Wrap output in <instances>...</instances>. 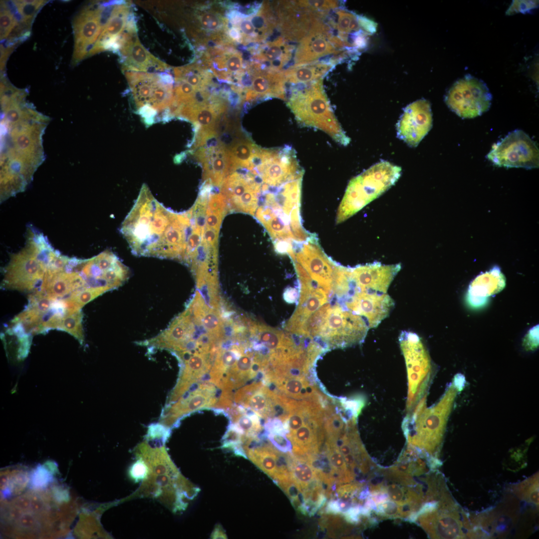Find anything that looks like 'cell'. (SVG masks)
Segmentation results:
<instances>
[{
  "instance_id": "obj_1",
  "label": "cell",
  "mask_w": 539,
  "mask_h": 539,
  "mask_svg": "<svg viewBox=\"0 0 539 539\" xmlns=\"http://www.w3.org/2000/svg\"><path fill=\"white\" fill-rule=\"evenodd\" d=\"M120 231L136 256L185 261L191 223L187 212L170 211L143 187Z\"/></svg>"
},
{
  "instance_id": "obj_2",
  "label": "cell",
  "mask_w": 539,
  "mask_h": 539,
  "mask_svg": "<svg viewBox=\"0 0 539 539\" xmlns=\"http://www.w3.org/2000/svg\"><path fill=\"white\" fill-rule=\"evenodd\" d=\"M1 107L9 111L14 117L16 130L15 138L3 129L2 136L0 165V196L4 199L23 191L32 179L34 172L42 162L43 153L31 148L43 151L30 145L42 147L41 138L47 124L46 118L42 116L24 130L38 117L35 110L25 121L23 120L31 108L25 105L24 98L11 97L1 102Z\"/></svg>"
},
{
  "instance_id": "obj_3",
  "label": "cell",
  "mask_w": 539,
  "mask_h": 539,
  "mask_svg": "<svg viewBox=\"0 0 539 539\" xmlns=\"http://www.w3.org/2000/svg\"><path fill=\"white\" fill-rule=\"evenodd\" d=\"M58 253L45 236L28 227L24 246L10 255L4 268L2 287L31 293L38 290Z\"/></svg>"
},
{
  "instance_id": "obj_4",
  "label": "cell",
  "mask_w": 539,
  "mask_h": 539,
  "mask_svg": "<svg viewBox=\"0 0 539 539\" xmlns=\"http://www.w3.org/2000/svg\"><path fill=\"white\" fill-rule=\"evenodd\" d=\"M285 101L301 126L314 128L346 146L350 141L336 118L324 90L322 79L291 85Z\"/></svg>"
},
{
  "instance_id": "obj_5",
  "label": "cell",
  "mask_w": 539,
  "mask_h": 539,
  "mask_svg": "<svg viewBox=\"0 0 539 539\" xmlns=\"http://www.w3.org/2000/svg\"><path fill=\"white\" fill-rule=\"evenodd\" d=\"M455 395L450 388L440 401L430 408L424 397L405 417L403 429L408 444L419 451L433 455L438 451Z\"/></svg>"
},
{
  "instance_id": "obj_6",
  "label": "cell",
  "mask_w": 539,
  "mask_h": 539,
  "mask_svg": "<svg viewBox=\"0 0 539 539\" xmlns=\"http://www.w3.org/2000/svg\"><path fill=\"white\" fill-rule=\"evenodd\" d=\"M401 173V167L382 161L352 178L339 206L336 223L344 222L377 198L395 184Z\"/></svg>"
},
{
  "instance_id": "obj_7",
  "label": "cell",
  "mask_w": 539,
  "mask_h": 539,
  "mask_svg": "<svg viewBox=\"0 0 539 539\" xmlns=\"http://www.w3.org/2000/svg\"><path fill=\"white\" fill-rule=\"evenodd\" d=\"M368 329L362 317L336 301L321 321L316 337L327 347L344 348L362 342Z\"/></svg>"
},
{
  "instance_id": "obj_8",
  "label": "cell",
  "mask_w": 539,
  "mask_h": 539,
  "mask_svg": "<svg viewBox=\"0 0 539 539\" xmlns=\"http://www.w3.org/2000/svg\"><path fill=\"white\" fill-rule=\"evenodd\" d=\"M399 341L408 374L407 414L425 397L431 373V363L428 353L416 333L402 331Z\"/></svg>"
},
{
  "instance_id": "obj_9",
  "label": "cell",
  "mask_w": 539,
  "mask_h": 539,
  "mask_svg": "<svg viewBox=\"0 0 539 539\" xmlns=\"http://www.w3.org/2000/svg\"><path fill=\"white\" fill-rule=\"evenodd\" d=\"M77 268L84 289L96 290L103 293L121 286L130 274L129 269L109 250L89 259H80Z\"/></svg>"
},
{
  "instance_id": "obj_10",
  "label": "cell",
  "mask_w": 539,
  "mask_h": 539,
  "mask_svg": "<svg viewBox=\"0 0 539 539\" xmlns=\"http://www.w3.org/2000/svg\"><path fill=\"white\" fill-rule=\"evenodd\" d=\"M28 300L25 309L12 320L13 324L18 326L27 334L59 329L67 310L63 300L52 298L40 290L31 293Z\"/></svg>"
},
{
  "instance_id": "obj_11",
  "label": "cell",
  "mask_w": 539,
  "mask_h": 539,
  "mask_svg": "<svg viewBox=\"0 0 539 539\" xmlns=\"http://www.w3.org/2000/svg\"><path fill=\"white\" fill-rule=\"evenodd\" d=\"M487 158L498 167L532 169L539 167V150L528 134L515 130L494 143Z\"/></svg>"
},
{
  "instance_id": "obj_12",
  "label": "cell",
  "mask_w": 539,
  "mask_h": 539,
  "mask_svg": "<svg viewBox=\"0 0 539 539\" xmlns=\"http://www.w3.org/2000/svg\"><path fill=\"white\" fill-rule=\"evenodd\" d=\"M492 96L482 80L467 74L457 80L445 96L449 108L462 118H473L487 111Z\"/></svg>"
},
{
  "instance_id": "obj_13",
  "label": "cell",
  "mask_w": 539,
  "mask_h": 539,
  "mask_svg": "<svg viewBox=\"0 0 539 539\" xmlns=\"http://www.w3.org/2000/svg\"><path fill=\"white\" fill-rule=\"evenodd\" d=\"M114 4L85 7L72 21L74 45L72 62L77 64L90 52L109 19Z\"/></svg>"
},
{
  "instance_id": "obj_14",
  "label": "cell",
  "mask_w": 539,
  "mask_h": 539,
  "mask_svg": "<svg viewBox=\"0 0 539 539\" xmlns=\"http://www.w3.org/2000/svg\"><path fill=\"white\" fill-rule=\"evenodd\" d=\"M298 42L291 66L318 62L320 58L328 55L340 54L343 58L348 54L344 51L343 42L332 33L330 27L324 24L322 18L316 20Z\"/></svg>"
},
{
  "instance_id": "obj_15",
  "label": "cell",
  "mask_w": 539,
  "mask_h": 539,
  "mask_svg": "<svg viewBox=\"0 0 539 539\" xmlns=\"http://www.w3.org/2000/svg\"><path fill=\"white\" fill-rule=\"evenodd\" d=\"M262 184L261 178L252 171L246 175L234 171L224 180L221 193L233 210L255 215Z\"/></svg>"
},
{
  "instance_id": "obj_16",
  "label": "cell",
  "mask_w": 539,
  "mask_h": 539,
  "mask_svg": "<svg viewBox=\"0 0 539 539\" xmlns=\"http://www.w3.org/2000/svg\"><path fill=\"white\" fill-rule=\"evenodd\" d=\"M125 74L138 103L162 108L171 102L172 85L168 75L133 70Z\"/></svg>"
},
{
  "instance_id": "obj_17",
  "label": "cell",
  "mask_w": 539,
  "mask_h": 539,
  "mask_svg": "<svg viewBox=\"0 0 539 539\" xmlns=\"http://www.w3.org/2000/svg\"><path fill=\"white\" fill-rule=\"evenodd\" d=\"M339 301L346 308L362 317L369 328L377 327L394 306V300L386 293L361 291L352 287Z\"/></svg>"
},
{
  "instance_id": "obj_18",
  "label": "cell",
  "mask_w": 539,
  "mask_h": 539,
  "mask_svg": "<svg viewBox=\"0 0 539 539\" xmlns=\"http://www.w3.org/2000/svg\"><path fill=\"white\" fill-rule=\"evenodd\" d=\"M226 109L227 104L223 100L209 95L195 99L180 107V110L182 114L199 126L197 143L201 146L209 139L218 137L220 118Z\"/></svg>"
},
{
  "instance_id": "obj_19",
  "label": "cell",
  "mask_w": 539,
  "mask_h": 539,
  "mask_svg": "<svg viewBox=\"0 0 539 539\" xmlns=\"http://www.w3.org/2000/svg\"><path fill=\"white\" fill-rule=\"evenodd\" d=\"M117 48L122 55L126 70L154 73L163 72L168 67L167 64L155 57L141 43L134 22L130 21L120 39Z\"/></svg>"
},
{
  "instance_id": "obj_20",
  "label": "cell",
  "mask_w": 539,
  "mask_h": 539,
  "mask_svg": "<svg viewBox=\"0 0 539 539\" xmlns=\"http://www.w3.org/2000/svg\"><path fill=\"white\" fill-rule=\"evenodd\" d=\"M429 101L422 99L407 106L397 124L398 137L411 147H416L432 126Z\"/></svg>"
},
{
  "instance_id": "obj_21",
  "label": "cell",
  "mask_w": 539,
  "mask_h": 539,
  "mask_svg": "<svg viewBox=\"0 0 539 539\" xmlns=\"http://www.w3.org/2000/svg\"><path fill=\"white\" fill-rule=\"evenodd\" d=\"M401 269L400 264L386 265L378 262L350 268L351 286L361 291L386 293Z\"/></svg>"
},
{
  "instance_id": "obj_22",
  "label": "cell",
  "mask_w": 539,
  "mask_h": 539,
  "mask_svg": "<svg viewBox=\"0 0 539 539\" xmlns=\"http://www.w3.org/2000/svg\"><path fill=\"white\" fill-rule=\"evenodd\" d=\"M253 66L251 82L244 88L245 99L253 100L273 97L285 101L286 82L283 71L264 69L258 63Z\"/></svg>"
},
{
  "instance_id": "obj_23",
  "label": "cell",
  "mask_w": 539,
  "mask_h": 539,
  "mask_svg": "<svg viewBox=\"0 0 539 539\" xmlns=\"http://www.w3.org/2000/svg\"><path fill=\"white\" fill-rule=\"evenodd\" d=\"M197 157L203 167V178L208 185L221 187L233 172L228 149L222 142L201 149Z\"/></svg>"
},
{
  "instance_id": "obj_24",
  "label": "cell",
  "mask_w": 539,
  "mask_h": 539,
  "mask_svg": "<svg viewBox=\"0 0 539 539\" xmlns=\"http://www.w3.org/2000/svg\"><path fill=\"white\" fill-rule=\"evenodd\" d=\"M437 504L420 514V522L433 538H459L463 536L462 523L455 512L436 511Z\"/></svg>"
},
{
  "instance_id": "obj_25",
  "label": "cell",
  "mask_w": 539,
  "mask_h": 539,
  "mask_svg": "<svg viewBox=\"0 0 539 539\" xmlns=\"http://www.w3.org/2000/svg\"><path fill=\"white\" fill-rule=\"evenodd\" d=\"M213 384L204 383L184 394L166 411L163 417L173 420L201 408L215 407L217 401Z\"/></svg>"
},
{
  "instance_id": "obj_26",
  "label": "cell",
  "mask_w": 539,
  "mask_h": 539,
  "mask_svg": "<svg viewBox=\"0 0 539 539\" xmlns=\"http://www.w3.org/2000/svg\"><path fill=\"white\" fill-rule=\"evenodd\" d=\"M130 6L126 3L114 5L111 15L106 23L90 55L111 47L117 48L118 42L125 31L130 15Z\"/></svg>"
},
{
  "instance_id": "obj_27",
  "label": "cell",
  "mask_w": 539,
  "mask_h": 539,
  "mask_svg": "<svg viewBox=\"0 0 539 539\" xmlns=\"http://www.w3.org/2000/svg\"><path fill=\"white\" fill-rule=\"evenodd\" d=\"M294 47L284 37H279L268 42L260 48L255 55L258 63L264 69L280 71L289 63L292 56Z\"/></svg>"
},
{
  "instance_id": "obj_28",
  "label": "cell",
  "mask_w": 539,
  "mask_h": 539,
  "mask_svg": "<svg viewBox=\"0 0 539 539\" xmlns=\"http://www.w3.org/2000/svg\"><path fill=\"white\" fill-rule=\"evenodd\" d=\"M333 65L331 62L318 61L290 66L283 72L286 82L290 83L291 85L308 84L322 79Z\"/></svg>"
},
{
  "instance_id": "obj_29",
  "label": "cell",
  "mask_w": 539,
  "mask_h": 539,
  "mask_svg": "<svg viewBox=\"0 0 539 539\" xmlns=\"http://www.w3.org/2000/svg\"><path fill=\"white\" fill-rule=\"evenodd\" d=\"M233 172L239 168L254 169V160L259 147L248 138L237 137L227 146Z\"/></svg>"
},
{
  "instance_id": "obj_30",
  "label": "cell",
  "mask_w": 539,
  "mask_h": 539,
  "mask_svg": "<svg viewBox=\"0 0 539 539\" xmlns=\"http://www.w3.org/2000/svg\"><path fill=\"white\" fill-rule=\"evenodd\" d=\"M216 75L222 78L239 76L243 70V58L238 51L221 52L210 63Z\"/></svg>"
},
{
  "instance_id": "obj_31",
  "label": "cell",
  "mask_w": 539,
  "mask_h": 539,
  "mask_svg": "<svg viewBox=\"0 0 539 539\" xmlns=\"http://www.w3.org/2000/svg\"><path fill=\"white\" fill-rule=\"evenodd\" d=\"M273 383L284 396L291 397L297 399L303 398H314L315 393L312 388L308 386V383L303 377L280 378L275 379L270 383Z\"/></svg>"
},
{
  "instance_id": "obj_32",
  "label": "cell",
  "mask_w": 539,
  "mask_h": 539,
  "mask_svg": "<svg viewBox=\"0 0 539 539\" xmlns=\"http://www.w3.org/2000/svg\"><path fill=\"white\" fill-rule=\"evenodd\" d=\"M175 79L187 82L199 91L206 90L211 83V75L203 67L193 64L174 68Z\"/></svg>"
},
{
  "instance_id": "obj_33",
  "label": "cell",
  "mask_w": 539,
  "mask_h": 539,
  "mask_svg": "<svg viewBox=\"0 0 539 539\" xmlns=\"http://www.w3.org/2000/svg\"><path fill=\"white\" fill-rule=\"evenodd\" d=\"M290 470L291 477L300 485L302 492L313 481L318 479L309 464L300 459L290 461Z\"/></svg>"
},
{
  "instance_id": "obj_34",
  "label": "cell",
  "mask_w": 539,
  "mask_h": 539,
  "mask_svg": "<svg viewBox=\"0 0 539 539\" xmlns=\"http://www.w3.org/2000/svg\"><path fill=\"white\" fill-rule=\"evenodd\" d=\"M82 312L80 310L68 309L63 315L59 330L65 331L80 341L83 340Z\"/></svg>"
},
{
  "instance_id": "obj_35",
  "label": "cell",
  "mask_w": 539,
  "mask_h": 539,
  "mask_svg": "<svg viewBox=\"0 0 539 539\" xmlns=\"http://www.w3.org/2000/svg\"><path fill=\"white\" fill-rule=\"evenodd\" d=\"M197 18L200 27L211 34L219 33L226 26V20L221 14L213 10L201 11Z\"/></svg>"
},
{
  "instance_id": "obj_36",
  "label": "cell",
  "mask_w": 539,
  "mask_h": 539,
  "mask_svg": "<svg viewBox=\"0 0 539 539\" xmlns=\"http://www.w3.org/2000/svg\"><path fill=\"white\" fill-rule=\"evenodd\" d=\"M16 14L20 21L31 22L38 10L46 2L45 0L11 1Z\"/></svg>"
},
{
  "instance_id": "obj_37",
  "label": "cell",
  "mask_w": 539,
  "mask_h": 539,
  "mask_svg": "<svg viewBox=\"0 0 539 539\" xmlns=\"http://www.w3.org/2000/svg\"><path fill=\"white\" fill-rule=\"evenodd\" d=\"M538 479V474H536L517 485L515 488L517 495L529 502L539 505Z\"/></svg>"
},
{
  "instance_id": "obj_38",
  "label": "cell",
  "mask_w": 539,
  "mask_h": 539,
  "mask_svg": "<svg viewBox=\"0 0 539 539\" xmlns=\"http://www.w3.org/2000/svg\"><path fill=\"white\" fill-rule=\"evenodd\" d=\"M293 4L299 8L315 13H326L338 7L335 0H294Z\"/></svg>"
},
{
  "instance_id": "obj_39",
  "label": "cell",
  "mask_w": 539,
  "mask_h": 539,
  "mask_svg": "<svg viewBox=\"0 0 539 539\" xmlns=\"http://www.w3.org/2000/svg\"><path fill=\"white\" fill-rule=\"evenodd\" d=\"M0 39L3 40L9 37L17 24L18 20L14 13L10 10L6 2H0Z\"/></svg>"
},
{
  "instance_id": "obj_40",
  "label": "cell",
  "mask_w": 539,
  "mask_h": 539,
  "mask_svg": "<svg viewBox=\"0 0 539 539\" xmlns=\"http://www.w3.org/2000/svg\"><path fill=\"white\" fill-rule=\"evenodd\" d=\"M538 5V0H513L506 14L512 15L518 13H529L537 8Z\"/></svg>"
},
{
  "instance_id": "obj_41",
  "label": "cell",
  "mask_w": 539,
  "mask_h": 539,
  "mask_svg": "<svg viewBox=\"0 0 539 539\" xmlns=\"http://www.w3.org/2000/svg\"><path fill=\"white\" fill-rule=\"evenodd\" d=\"M268 437L271 443L281 451L287 453L291 450V445L283 435L269 434Z\"/></svg>"
},
{
  "instance_id": "obj_42",
  "label": "cell",
  "mask_w": 539,
  "mask_h": 539,
  "mask_svg": "<svg viewBox=\"0 0 539 539\" xmlns=\"http://www.w3.org/2000/svg\"><path fill=\"white\" fill-rule=\"evenodd\" d=\"M298 291L294 287H288L283 292V299L288 303L295 302L298 298Z\"/></svg>"
},
{
  "instance_id": "obj_43",
  "label": "cell",
  "mask_w": 539,
  "mask_h": 539,
  "mask_svg": "<svg viewBox=\"0 0 539 539\" xmlns=\"http://www.w3.org/2000/svg\"><path fill=\"white\" fill-rule=\"evenodd\" d=\"M326 512L331 514L341 513L340 507L337 501H331L327 506Z\"/></svg>"
},
{
  "instance_id": "obj_44",
  "label": "cell",
  "mask_w": 539,
  "mask_h": 539,
  "mask_svg": "<svg viewBox=\"0 0 539 539\" xmlns=\"http://www.w3.org/2000/svg\"><path fill=\"white\" fill-rule=\"evenodd\" d=\"M211 538L213 539H227V536L220 525L216 526L212 533Z\"/></svg>"
}]
</instances>
